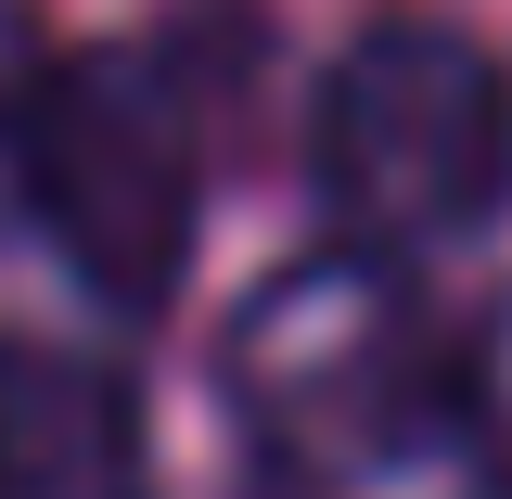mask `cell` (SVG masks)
<instances>
[{"mask_svg": "<svg viewBox=\"0 0 512 499\" xmlns=\"http://www.w3.org/2000/svg\"><path fill=\"white\" fill-rule=\"evenodd\" d=\"M218 397H231V436L308 499H346L423 461L436 436H461V397H448V333L423 320L397 256L333 244L282 282H256L231 333H218Z\"/></svg>", "mask_w": 512, "mask_h": 499, "instance_id": "1", "label": "cell"}, {"mask_svg": "<svg viewBox=\"0 0 512 499\" xmlns=\"http://www.w3.org/2000/svg\"><path fill=\"white\" fill-rule=\"evenodd\" d=\"M128 499H308V487H282V474L231 436V448H192V461L141 448V487H128Z\"/></svg>", "mask_w": 512, "mask_h": 499, "instance_id": "7", "label": "cell"}, {"mask_svg": "<svg viewBox=\"0 0 512 499\" xmlns=\"http://www.w3.org/2000/svg\"><path fill=\"white\" fill-rule=\"evenodd\" d=\"M141 410L77 346L0 333V499H128L141 487Z\"/></svg>", "mask_w": 512, "mask_h": 499, "instance_id": "4", "label": "cell"}, {"mask_svg": "<svg viewBox=\"0 0 512 499\" xmlns=\"http://www.w3.org/2000/svg\"><path fill=\"white\" fill-rule=\"evenodd\" d=\"M26 218L64 282L116 320H154L205 231V90L180 39H103L52 64L26 128Z\"/></svg>", "mask_w": 512, "mask_h": 499, "instance_id": "3", "label": "cell"}, {"mask_svg": "<svg viewBox=\"0 0 512 499\" xmlns=\"http://www.w3.org/2000/svg\"><path fill=\"white\" fill-rule=\"evenodd\" d=\"M39 90H52V52H39L26 0H0V218H26V128H39Z\"/></svg>", "mask_w": 512, "mask_h": 499, "instance_id": "6", "label": "cell"}, {"mask_svg": "<svg viewBox=\"0 0 512 499\" xmlns=\"http://www.w3.org/2000/svg\"><path fill=\"white\" fill-rule=\"evenodd\" d=\"M308 180L359 256H436L474 244L512 205V77L487 39L436 13H384L320 64L308 103Z\"/></svg>", "mask_w": 512, "mask_h": 499, "instance_id": "2", "label": "cell"}, {"mask_svg": "<svg viewBox=\"0 0 512 499\" xmlns=\"http://www.w3.org/2000/svg\"><path fill=\"white\" fill-rule=\"evenodd\" d=\"M346 499H512V487H500L461 436H436L423 461H397V474H372V487H346Z\"/></svg>", "mask_w": 512, "mask_h": 499, "instance_id": "8", "label": "cell"}, {"mask_svg": "<svg viewBox=\"0 0 512 499\" xmlns=\"http://www.w3.org/2000/svg\"><path fill=\"white\" fill-rule=\"evenodd\" d=\"M448 397H461V448L512 487V282L448 333Z\"/></svg>", "mask_w": 512, "mask_h": 499, "instance_id": "5", "label": "cell"}]
</instances>
